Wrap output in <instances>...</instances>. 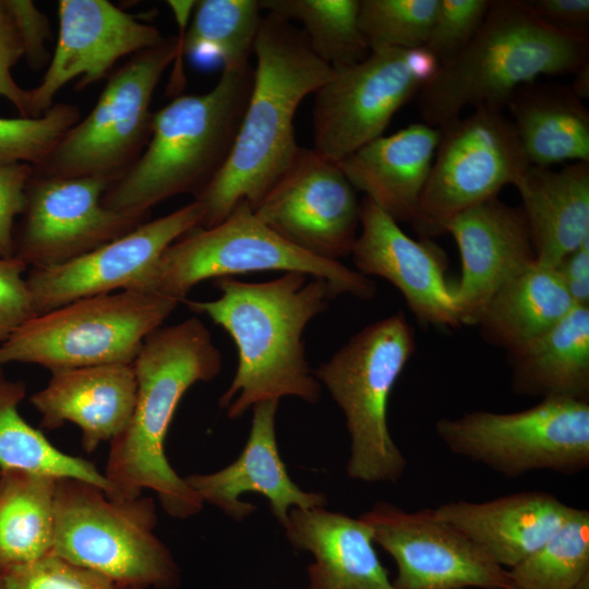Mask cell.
<instances>
[{
	"instance_id": "1",
	"label": "cell",
	"mask_w": 589,
	"mask_h": 589,
	"mask_svg": "<svg viewBox=\"0 0 589 589\" xmlns=\"http://www.w3.org/2000/svg\"><path fill=\"white\" fill-rule=\"evenodd\" d=\"M253 53L252 88L230 155L194 197L204 212L200 228L221 223L242 201L259 205L300 151L293 124L300 103L333 74L302 29L274 13L262 16Z\"/></svg>"
},
{
	"instance_id": "2",
	"label": "cell",
	"mask_w": 589,
	"mask_h": 589,
	"mask_svg": "<svg viewBox=\"0 0 589 589\" xmlns=\"http://www.w3.org/2000/svg\"><path fill=\"white\" fill-rule=\"evenodd\" d=\"M214 284L217 299L182 302L221 326L237 346V372L219 407L238 419L255 404L284 396L317 402L321 384L305 359L303 333L336 297L327 280L288 272L264 283L221 277Z\"/></svg>"
},
{
	"instance_id": "3",
	"label": "cell",
	"mask_w": 589,
	"mask_h": 589,
	"mask_svg": "<svg viewBox=\"0 0 589 589\" xmlns=\"http://www.w3.org/2000/svg\"><path fill=\"white\" fill-rule=\"evenodd\" d=\"M132 365L135 406L124 431L110 442L103 472L109 484L106 494L127 500L152 490L169 516L197 515L204 503L169 464L165 443L184 394L219 373L220 352L204 323L191 317L153 330Z\"/></svg>"
},
{
	"instance_id": "4",
	"label": "cell",
	"mask_w": 589,
	"mask_h": 589,
	"mask_svg": "<svg viewBox=\"0 0 589 589\" xmlns=\"http://www.w3.org/2000/svg\"><path fill=\"white\" fill-rule=\"evenodd\" d=\"M589 36L556 29L519 0H491L474 38L417 93L423 122L435 128L466 107L502 110L541 75L575 73L589 61Z\"/></svg>"
},
{
	"instance_id": "5",
	"label": "cell",
	"mask_w": 589,
	"mask_h": 589,
	"mask_svg": "<svg viewBox=\"0 0 589 589\" xmlns=\"http://www.w3.org/2000/svg\"><path fill=\"white\" fill-rule=\"evenodd\" d=\"M253 83V68L224 69L200 95L178 96L154 112L148 142L139 158L103 196V205L148 217L149 209L178 194H200L219 173L232 149Z\"/></svg>"
},
{
	"instance_id": "6",
	"label": "cell",
	"mask_w": 589,
	"mask_h": 589,
	"mask_svg": "<svg viewBox=\"0 0 589 589\" xmlns=\"http://www.w3.org/2000/svg\"><path fill=\"white\" fill-rule=\"evenodd\" d=\"M264 271L298 272L324 278L335 296L370 300L375 283L339 261L320 259L289 243L242 201L221 223L195 228L170 244L157 261L124 290L182 302L199 283Z\"/></svg>"
},
{
	"instance_id": "7",
	"label": "cell",
	"mask_w": 589,
	"mask_h": 589,
	"mask_svg": "<svg viewBox=\"0 0 589 589\" xmlns=\"http://www.w3.org/2000/svg\"><path fill=\"white\" fill-rule=\"evenodd\" d=\"M416 350L414 332L402 312L353 335L313 372L344 412L350 435L347 474L368 483L399 481L407 459L387 423L393 388Z\"/></svg>"
},
{
	"instance_id": "8",
	"label": "cell",
	"mask_w": 589,
	"mask_h": 589,
	"mask_svg": "<svg viewBox=\"0 0 589 589\" xmlns=\"http://www.w3.org/2000/svg\"><path fill=\"white\" fill-rule=\"evenodd\" d=\"M152 497L116 500L99 486L57 479L52 553L134 589H177L180 568L156 536Z\"/></svg>"
},
{
	"instance_id": "9",
	"label": "cell",
	"mask_w": 589,
	"mask_h": 589,
	"mask_svg": "<svg viewBox=\"0 0 589 589\" xmlns=\"http://www.w3.org/2000/svg\"><path fill=\"white\" fill-rule=\"evenodd\" d=\"M179 301L121 290L80 299L38 314L0 344V366L41 365L50 372L101 364H132L145 338Z\"/></svg>"
},
{
	"instance_id": "10",
	"label": "cell",
	"mask_w": 589,
	"mask_h": 589,
	"mask_svg": "<svg viewBox=\"0 0 589 589\" xmlns=\"http://www.w3.org/2000/svg\"><path fill=\"white\" fill-rule=\"evenodd\" d=\"M180 53V38L164 37L132 55L108 80L95 107L73 125L49 156L33 166L44 177H100L111 183L145 148L155 89Z\"/></svg>"
},
{
	"instance_id": "11",
	"label": "cell",
	"mask_w": 589,
	"mask_h": 589,
	"mask_svg": "<svg viewBox=\"0 0 589 589\" xmlns=\"http://www.w3.org/2000/svg\"><path fill=\"white\" fill-rule=\"evenodd\" d=\"M435 432L453 454L507 479L589 467V401L544 398L516 412L476 410L437 420Z\"/></svg>"
},
{
	"instance_id": "12",
	"label": "cell",
	"mask_w": 589,
	"mask_h": 589,
	"mask_svg": "<svg viewBox=\"0 0 589 589\" xmlns=\"http://www.w3.org/2000/svg\"><path fill=\"white\" fill-rule=\"evenodd\" d=\"M431 171L411 225L421 239L443 236L465 211L514 185L529 166L510 119L480 107L440 128Z\"/></svg>"
},
{
	"instance_id": "13",
	"label": "cell",
	"mask_w": 589,
	"mask_h": 589,
	"mask_svg": "<svg viewBox=\"0 0 589 589\" xmlns=\"http://www.w3.org/2000/svg\"><path fill=\"white\" fill-rule=\"evenodd\" d=\"M424 47L371 51L362 61L333 68L314 93V151L339 163L383 135L394 115L437 72Z\"/></svg>"
},
{
	"instance_id": "14",
	"label": "cell",
	"mask_w": 589,
	"mask_h": 589,
	"mask_svg": "<svg viewBox=\"0 0 589 589\" xmlns=\"http://www.w3.org/2000/svg\"><path fill=\"white\" fill-rule=\"evenodd\" d=\"M359 518L373 542L394 558L396 589H514L508 569L434 508L406 512L378 502Z\"/></svg>"
},
{
	"instance_id": "15",
	"label": "cell",
	"mask_w": 589,
	"mask_h": 589,
	"mask_svg": "<svg viewBox=\"0 0 589 589\" xmlns=\"http://www.w3.org/2000/svg\"><path fill=\"white\" fill-rule=\"evenodd\" d=\"M110 181L100 177L32 175L17 229L14 256L31 268L75 260L130 231L146 218L103 205Z\"/></svg>"
},
{
	"instance_id": "16",
	"label": "cell",
	"mask_w": 589,
	"mask_h": 589,
	"mask_svg": "<svg viewBox=\"0 0 589 589\" xmlns=\"http://www.w3.org/2000/svg\"><path fill=\"white\" fill-rule=\"evenodd\" d=\"M283 239L329 261L351 254L361 203L339 164L300 147L288 170L253 209Z\"/></svg>"
},
{
	"instance_id": "17",
	"label": "cell",
	"mask_w": 589,
	"mask_h": 589,
	"mask_svg": "<svg viewBox=\"0 0 589 589\" xmlns=\"http://www.w3.org/2000/svg\"><path fill=\"white\" fill-rule=\"evenodd\" d=\"M203 208L193 200L163 217L64 264L31 268L26 283L36 314L73 301L124 290L175 241L201 226Z\"/></svg>"
},
{
	"instance_id": "18",
	"label": "cell",
	"mask_w": 589,
	"mask_h": 589,
	"mask_svg": "<svg viewBox=\"0 0 589 589\" xmlns=\"http://www.w3.org/2000/svg\"><path fill=\"white\" fill-rule=\"evenodd\" d=\"M58 16L55 52L40 83L29 89L31 118L43 116L73 79L84 88L104 79L122 57L164 39L157 27L107 0H60Z\"/></svg>"
},
{
	"instance_id": "19",
	"label": "cell",
	"mask_w": 589,
	"mask_h": 589,
	"mask_svg": "<svg viewBox=\"0 0 589 589\" xmlns=\"http://www.w3.org/2000/svg\"><path fill=\"white\" fill-rule=\"evenodd\" d=\"M350 255L357 272L394 285L418 322L441 328L461 326L442 249L430 239L407 236L366 197L361 202L360 229Z\"/></svg>"
},
{
	"instance_id": "20",
	"label": "cell",
	"mask_w": 589,
	"mask_h": 589,
	"mask_svg": "<svg viewBox=\"0 0 589 589\" xmlns=\"http://www.w3.org/2000/svg\"><path fill=\"white\" fill-rule=\"evenodd\" d=\"M446 233L461 262L455 285L460 324L476 326L493 294L536 260L526 217L496 196L456 216Z\"/></svg>"
},
{
	"instance_id": "21",
	"label": "cell",
	"mask_w": 589,
	"mask_h": 589,
	"mask_svg": "<svg viewBox=\"0 0 589 589\" xmlns=\"http://www.w3.org/2000/svg\"><path fill=\"white\" fill-rule=\"evenodd\" d=\"M279 400L255 404L251 430L240 456L227 467L212 473H194L184 478L200 496L236 521L253 514L256 507L239 500L245 492H256L269 502L271 510L284 526L291 508L325 507L326 496L306 492L297 485L279 455L275 419Z\"/></svg>"
},
{
	"instance_id": "22",
	"label": "cell",
	"mask_w": 589,
	"mask_h": 589,
	"mask_svg": "<svg viewBox=\"0 0 589 589\" xmlns=\"http://www.w3.org/2000/svg\"><path fill=\"white\" fill-rule=\"evenodd\" d=\"M135 398L133 365L112 363L52 371L47 385L29 401L40 414L43 428L53 430L65 422L77 425L82 448L89 454L124 431Z\"/></svg>"
},
{
	"instance_id": "23",
	"label": "cell",
	"mask_w": 589,
	"mask_h": 589,
	"mask_svg": "<svg viewBox=\"0 0 589 589\" xmlns=\"http://www.w3.org/2000/svg\"><path fill=\"white\" fill-rule=\"evenodd\" d=\"M440 137V128L411 123L378 136L338 164L354 190L398 224H411Z\"/></svg>"
},
{
	"instance_id": "24",
	"label": "cell",
	"mask_w": 589,
	"mask_h": 589,
	"mask_svg": "<svg viewBox=\"0 0 589 589\" xmlns=\"http://www.w3.org/2000/svg\"><path fill=\"white\" fill-rule=\"evenodd\" d=\"M573 507L553 494L526 491L486 502L456 501L434 508L496 564L512 568L540 548Z\"/></svg>"
},
{
	"instance_id": "25",
	"label": "cell",
	"mask_w": 589,
	"mask_h": 589,
	"mask_svg": "<svg viewBox=\"0 0 589 589\" xmlns=\"http://www.w3.org/2000/svg\"><path fill=\"white\" fill-rule=\"evenodd\" d=\"M283 527L293 548L314 556L306 589H396L360 518L325 507L291 508Z\"/></svg>"
},
{
	"instance_id": "26",
	"label": "cell",
	"mask_w": 589,
	"mask_h": 589,
	"mask_svg": "<svg viewBox=\"0 0 589 589\" xmlns=\"http://www.w3.org/2000/svg\"><path fill=\"white\" fill-rule=\"evenodd\" d=\"M514 185L537 262L556 267L589 240V161L560 170L529 165Z\"/></svg>"
},
{
	"instance_id": "27",
	"label": "cell",
	"mask_w": 589,
	"mask_h": 589,
	"mask_svg": "<svg viewBox=\"0 0 589 589\" xmlns=\"http://www.w3.org/2000/svg\"><path fill=\"white\" fill-rule=\"evenodd\" d=\"M507 361L517 395L589 401V306H574Z\"/></svg>"
},
{
	"instance_id": "28",
	"label": "cell",
	"mask_w": 589,
	"mask_h": 589,
	"mask_svg": "<svg viewBox=\"0 0 589 589\" xmlns=\"http://www.w3.org/2000/svg\"><path fill=\"white\" fill-rule=\"evenodd\" d=\"M507 106L529 165L589 161V111L569 86L533 82Z\"/></svg>"
},
{
	"instance_id": "29",
	"label": "cell",
	"mask_w": 589,
	"mask_h": 589,
	"mask_svg": "<svg viewBox=\"0 0 589 589\" xmlns=\"http://www.w3.org/2000/svg\"><path fill=\"white\" fill-rule=\"evenodd\" d=\"M576 306L556 269L536 260L490 299L476 326L507 353L550 329Z\"/></svg>"
},
{
	"instance_id": "30",
	"label": "cell",
	"mask_w": 589,
	"mask_h": 589,
	"mask_svg": "<svg viewBox=\"0 0 589 589\" xmlns=\"http://www.w3.org/2000/svg\"><path fill=\"white\" fill-rule=\"evenodd\" d=\"M57 479L0 470V577L52 553Z\"/></svg>"
},
{
	"instance_id": "31",
	"label": "cell",
	"mask_w": 589,
	"mask_h": 589,
	"mask_svg": "<svg viewBox=\"0 0 589 589\" xmlns=\"http://www.w3.org/2000/svg\"><path fill=\"white\" fill-rule=\"evenodd\" d=\"M25 384L5 376L0 366V470H24L56 479L72 478L95 484L106 493L109 484L91 461L58 449L19 412Z\"/></svg>"
},
{
	"instance_id": "32",
	"label": "cell",
	"mask_w": 589,
	"mask_h": 589,
	"mask_svg": "<svg viewBox=\"0 0 589 589\" xmlns=\"http://www.w3.org/2000/svg\"><path fill=\"white\" fill-rule=\"evenodd\" d=\"M261 11L259 0L195 1L191 24L180 36V53L214 57L229 70L250 65Z\"/></svg>"
},
{
	"instance_id": "33",
	"label": "cell",
	"mask_w": 589,
	"mask_h": 589,
	"mask_svg": "<svg viewBox=\"0 0 589 589\" xmlns=\"http://www.w3.org/2000/svg\"><path fill=\"white\" fill-rule=\"evenodd\" d=\"M262 11L299 22L312 50L332 68L370 55L359 26L360 0H260Z\"/></svg>"
},
{
	"instance_id": "34",
	"label": "cell",
	"mask_w": 589,
	"mask_h": 589,
	"mask_svg": "<svg viewBox=\"0 0 589 589\" xmlns=\"http://www.w3.org/2000/svg\"><path fill=\"white\" fill-rule=\"evenodd\" d=\"M508 573L514 589H575L589 575V512L573 507L562 526Z\"/></svg>"
},
{
	"instance_id": "35",
	"label": "cell",
	"mask_w": 589,
	"mask_h": 589,
	"mask_svg": "<svg viewBox=\"0 0 589 589\" xmlns=\"http://www.w3.org/2000/svg\"><path fill=\"white\" fill-rule=\"evenodd\" d=\"M438 0H360L359 26L370 51L426 45Z\"/></svg>"
},
{
	"instance_id": "36",
	"label": "cell",
	"mask_w": 589,
	"mask_h": 589,
	"mask_svg": "<svg viewBox=\"0 0 589 589\" xmlns=\"http://www.w3.org/2000/svg\"><path fill=\"white\" fill-rule=\"evenodd\" d=\"M80 119L79 108L65 103L38 118L0 117V166L41 164Z\"/></svg>"
},
{
	"instance_id": "37",
	"label": "cell",
	"mask_w": 589,
	"mask_h": 589,
	"mask_svg": "<svg viewBox=\"0 0 589 589\" xmlns=\"http://www.w3.org/2000/svg\"><path fill=\"white\" fill-rule=\"evenodd\" d=\"M490 5L491 0H438L424 48L434 56L440 68L455 58L474 38Z\"/></svg>"
},
{
	"instance_id": "38",
	"label": "cell",
	"mask_w": 589,
	"mask_h": 589,
	"mask_svg": "<svg viewBox=\"0 0 589 589\" xmlns=\"http://www.w3.org/2000/svg\"><path fill=\"white\" fill-rule=\"evenodd\" d=\"M2 579L5 589H134L53 553Z\"/></svg>"
},
{
	"instance_id": "39",
	"label": "cell",
	"mask_w": 589,
	"mask_h": 589,
	"mask_svg": "<svg viewBox=\"0 0 589 589\" xmlns=\"http://www.w3.org/2000/svg\"><path fill=\"white\" fill-rule=\"evenodd\" d=\"M26 267L16 256L0 257V344L37 315L24 277Z\"/></svg>"
},
{
	"instance_id": "40",
	"label": "cell",
	"mask_w": 589,
	"mask_h": 589,
	"mask_svg": "<svg viewBox=\"0 0 589 589\" xmlns=\"http://www.w3.org/2000/svg\"><path fill=\"white\" fill-rule=\"evenodd\" d=\"M32 175L31 164L0 166V257L14 256L15 221L24 211Z\"/></svg>"
},
{
	"instance_id": "41",
	"label": "cell",
	"mask_w": 589,
	"mask_h": 589,
	"mask_svg": "<svg viewBox=\"0 0 589 589\" xmlns=\"http://www.w3.org/2000/svg\"><path fill=\"white\" fill-rule=\"evenodd\" d=\"M25 57V49L17 27L5 11H0V96L9 100L20 117H29V89L21 87L12 75V68Z\"/></svg>"
},
{
	"instance_id": "42",
	"label": "cell",
	"mask_w": 589,
	"mask_h": 589,
	"mask_svg": "<svg viewBox=\"0 0 589 589\" xmlns=\"http://www.w3.org/2000/svg\"><path fill=\"white\" fill-rule=\"evenodd\" d=\"M4 7L22 37L29 67H43L47 60L45 44L50 34L47 16L29 0H4Z\"/></svg>"
},
{
	"instance_id": "43",
	"label": "cell",
	"mask_w": 589,
	"mask_h": 589,
	"mask_svg": "<svg viewBox=\"0 0 589 589\" xmlns=\"http://www.w3.org/2000/svg\"><path fill=\"white\" fill-rule=\"evenodd\" d=\"M542 22L567 33L588 36L589 0H525Z\"/></svg>"
},
{
	"instance_id": "44",
	"label": "cell",
	"mask_w": 589,
	"mask_h": 589,
	"mask_svg": "<svg viewBox=\"0 0 589 589\" xmlns=\"http://www.w3.org/2000/svg\"><path fill=\"white\" fill-rule=\"evenodd\" d=\"M556 269L574 304L589 306V240L566 255Z\"/></svg>"
},
{
	"instance_id": "45",
	"label": "cell",
	"mask_w": 589,
	"mask_h": 589,
	"mask_svg": "<svg viewBox=\"0 0 589 589\" xmlns=\"http://www.w3.org/2000/svg\"><path fill=\"white\" fill-rule=\"evenodd\" d=\"M573 84L569 86L570 91L579 99L589 98V61L582 64L575 73Z\"/></svg>"
},
{
	"instance_id": "46",
	"label": "cell",
	"mask_w": 589,
	"mask_h": 589,
	"mask_svg": "<svg viewBox=\"0 0 589 589\" xmlns=\"http://www.w3.org/2000/svg\"><path fill=\"white\" fill-rule=\"evenodd\" d=\"M575 589H589V575L581 579Z\"/></svg>"
},
{
	"instance_id": "47",
	"label": "cell",
	"mask_w": 589,
	"mask_h": 589,
	"mask_svg": "<svg viewBox=\"0 0 589 589\" xmlns=\"http://www.w3.org/2000/svg\"><path fill=\"white\" fill-rule=\"evenodd\" d=\"M0 589H5L3 579L0 577Z\"/></svg>"
},
{
	"instance_id": "48",
	"label": "cell",
	"mask_w": 589,
	"mask_h": 589,
	"mask_svg": "<svg viewBox=\"0 0 589 589\" xmlns=\"http://www.w3.org/2000/svg\"><path fill=\"white\" fill-rule=\"evenodd\" d=\"M4 0H0V11L3 9Z\"/></svg>"
}]
</instances>
